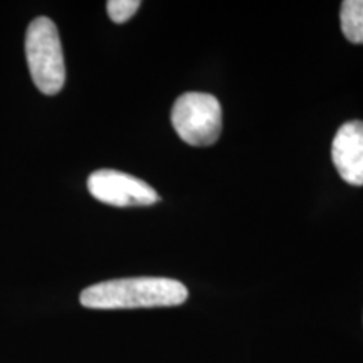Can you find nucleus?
<instances>
[{"mask_svg":"<svg viewBox=\"0 0 363 363\" xmlns=\"http://www.w3.org/2000/svg\"><path fill=\"white\" fill-rule=\"evenodd\" d=\"M189 298L185 284L170 278H125L93 284L79 301L91 310H136L179 306Z\"/></svg>","mask_w":363,"mask_h":363,"instance_id":"1","label":"nucleus"},{"mask_svg":"<svg viewBox=\"0 0 363 363\" xmlns=\"http://www.w3.org/2000/svg\"><path fill=\"white\" fill-rule=\"evenodd\" d=\"M26 57L35 88L48 96L57 94L65 86L66 66L57 27L49 17H38L27 27Z\"/></svg>","mask_w":363,"mask_h":363,"instance_id":"2","label":"nucleus"},{"mask_svg":"<svg viewBox=\"0 0 363 363\" xmlns=\"http://www.w3.org/2000/svg\"><path fill=\"white\" fill-rule=\"evenodd\" d=\"M172 125L185 143L192 147H208L220 136V103L208 93L194 91L182 94L172 108Z\"/></svg>","mask_w":363,"mask_h":363,"instance_id":"3","label":"nucleus"},{"mask_svg":"<svg viewBox=\"0 0 363 363\" xmlns=\"http://www.w3.org/2000/svg\"><path fill=\"white\" fill-rule=\"evenodd\" d=\"M88 190L96 201L113 207H147L160 201V195L147 182L111 169L93 172Z\"/></svg>","mask_w":363,"mask_h":363,"instance_id":"4","label":"nucleus"},{"mask_svg":"<svg viewBox=\"0 0 363 363\" xmlns=\"http://www.w3.org/2000/svg\"><path fill=\"white\" fill-rule=\"evenodd\" d=\"M331 160L347 184L363 185V121L340 126L331 143Z\"/></svg>","mask_w":363,"mask_h":363,"instance_id":"5","label":"nucleus"},{"mask_svg":"<svg viewBox=\"0 0 363 363\" xmlns=\"http://www.w3.org/2000/svg\"><path fill=\"white\" fill-rule=\"evenodd\" d=\"M340 21L345 38L353 44H363V0H345Z\"/></svg>","mask_w":363,"mask_h":363,"instance_id":"6","label":"nucleus"},{"mask_svg":"<svg viewBox=\"0 0 363 363\" xmlns=\"http://www.w3.org/2000/svg\"><path fill=\"white\" fill-rule=\"evenodd\" d=\"M140 6H142L140 0H110L106 4V11L113 22L123 24V22L131 19L138 12Z\"/></svg>","mask_w":363,"mask_h":363,"instance_id":"7","label":"nucleus"}]
</instances>
